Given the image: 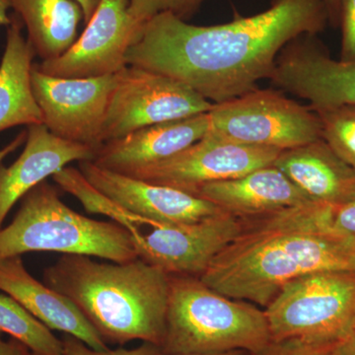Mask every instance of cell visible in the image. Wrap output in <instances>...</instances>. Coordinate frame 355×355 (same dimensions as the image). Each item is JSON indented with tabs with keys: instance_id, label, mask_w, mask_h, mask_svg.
<instances>
[{
	"instance_id": "2e32d148",
	"label": "cell",
	"mask_w": 355,
	"mask_h": 355,
	"mask_svg": "<svg viewBox=\"0 0 355 355\" xmlns=\"http://www.w3.org/2000/svg\"><path fill=\"white\" fill-rule=\"evenodd\" d=\"M209 130V112L156 123L103 144L92 162L128 174L176 155L205 137Z\"/></svg>"
},
{
	"instance_id": "9a60e30c",
	"label": "cell",
	"mask_w": 355,
	"mask_h": 355,
	"mask_svg": "<svg viewBox=\"0 0 355 355\" xmlns=\"http://www.w3.org/2000/svg\"><path fill=\"white\" fill-rule=\"evenodd\" d=\"M95 149L55 137L43 125L28 127L25 147L17 160L0 165V229L14 205L46 178L69 163L93 161Z\"/></svg>"
},
{
	"instance_id": "7a4b0ae2",
	"label": "cell",
	"mask_w": 355,
	"mask_h": 355,
	"mask_svg": "<svg viewBox=\"0 0 355 355\" xmlns=\"http://www.w3.org/2000/svg\"><path fill=\"white\" fill-rule=\"evenodd\" d=\"M333 207L309 202L244 218L239 234L200 279L236 300L266 308L292 280L355 272V239L331 226Z\"/></svg>"
},
{
	"instance_id": "30bf717a",
	"label": "cell",
	"mask_w": 355,
	"mask_h": 355,
	"mask_svg": "<svg viewBox=\"0 0 355 355\" xmlns=\"http://www.w3.org/2000/svg\"><path fill=\"white\" fill-rule=\"evenodd\" d=\"M119 72L92 78H58L33 65V92L43 125L55 137L95 149L103 146V125Z\"/></svg>"
},
{
	"instance_id": "5b68a950",
	"label": "cell",
	"mask_w": 355,
	"mask_h": 355,
	"mask_svg": "<svg viewBox=\"0 0 355 355\" xmlns=\"http://www.w3.org/2000/svg\"><path fill=\"white\" fill-rule=\"evenodd\" d=\"M34 252L84 254L113 263L139 258L127 229L74 211L46 181L26 193L13 220L0 229V261Z\"/></svg>"
},
{
	"instance_id": "484cf974",
	"label": "cell",
	"mask_w": 355,
	"mask_h": 355,
	"mask_svg": "<svg viewBox=\"0 0 355 355\" xmlns=\"http://www.w3.org/2000/svg\"><path fill=\"white\" fill-rule=\"evenodd\" d=\"M338 345H313L298 340L272 342L254 355H338Z\"/></svg>"
},
{
	"instance_id": "4fadbf2b",
	"label": "cell",
	"mask_w": 355,
	"mask_h": 355,
	"mask_svg": "<svg viewBox=\"0 0 355 355\" xmlns=\"http://www.w3.org/2000/svg\"><path fill=\"white\" fill-rule=\"evenodd\" d=\"M302 35L280 51L270 79L310 102L313 111L355 106V62L333 60L315 39Z\"/></svg>"
},
{
	"instance_id": "8992f818",
	"label": "cell",
	"mask_w": 355,
	"mask_h": 355,
	"mask_svg": "<svg viewBox=\"0 0 355 355\" xmlns=\"http://www.w3.org/2000/svg\"><path fill=\"white\" fill-rule=\"evenodd\" d=\"M272 342L342 343L355 326V272H321L287 284L265 308Z\"/></svg>"
},
{
	"instance_id": "8fae6325",
	"label": "cell",
	"mask_w": 355,
	"mask_h": 355,
	"mask_svg": "<svg viewBox=\"0 0 355 355\" xmlns=\"http://www.w3.org/2000/svg\"><path fill=\"white\" fill-rule=\"evenodd\" d=\"M282 153L266 147L236 144L209 132L176 155L125 175L191 193L202 184L235 179L272 166Z\"/></svg>"
},
{
	"instance_id": "e0dca14e",
	"label": "cell",
	"mask_w": 355,
	"mask_h": 355,
	"mask_svg": "<svg viewBox=\"0 0 355 355\" xmlns=\"http://www.w3.org/2000/svg\"><path fill=\"white\" fill-rule=\"evenodd\" d=\"M191 193L242 219L312 202L273 165L235 179L202 184Z\"/></svg>"
},
{
	"instance_id": "83f0119b",
	"label": "cell",
	"mask_w": 355,
	"mask_h": 355,
	"mask_svg": "<svg viewBox=\"0 0 355 355\" xmlns=\"http://www.w3.org/2000/svg\"><path fill=\"white\" fill-rule=\"evenodd\" d=\"M331 222V226L338 233L355 239V198L333 207Z\"/></svg>"
},
{
	"instance_id": "ac0fdd59",
	"label": "cell",
	"mask_w": 355,
	"mask_h": 355,
	"mask_svg": "<svg viewBox=\"0 0 355 355\" xmlns=\"http://www.w3.org/2000/svg\"><path fill=\"white\" fill-rule=\"evenodd\" d=\"M0 292L17 301L50 330L76 336L94 349H109L69 298L34 279L21 256L0 261Z\"/></svg>"
},
{
	"instance_id": "277c9868",
	"label": "cell",
	"mask_w": 355,
	"mask_h": 355,
	"mask_svg": "<svg viewBox=\"0 0 355 355\" xmlns=\"http://www.w3.org/2000/svg\"><path fill=\"white\" fill-rule=\"evenodd\" d=\"M272 343L265 310L210 288L200 277L170 275L164 355L214 354L246 350L252 355Z\"/></svg>"
},
{
	"instance_id": "d6986e66",
	"label": "cell",
	"mask_w": 355,
	"mask_h": 355,
	"mask_svg": "<svg viewBox=\"0 0 355 355\" xmlns=\"http://www.w3.org/2000/svg\"><path fill=\"white\" fill-rule=\"evenodd\" d=\"M308 200L338 207L355 198V171L323 139L282 151L275 160Z\"/></svg>"
},
{
	"instance_id": "4dcf8cb0",
	"label": "cell",
	"mask_w": 355,
	"mask_h": 355,
	"mask_svg": "<svg viewBox=\"0 0 355 355\" xmlns=\"http://www.w3.org/2000/svg\"><path fill=\"white\" fill-rule=\"evenodd\" d=\"M26 139H27V132H22L18 137H16L10 144H7L6 147L0 149V165H2V162H3L4 159H6L7 156L10 155L16 149L19 148V147L22 146V144H24Z\"/></svg>"
},
{
	"instance_id": "4316f807",
	"label": "cell",
	"mask_w": 355,
	"mask_h": 355,
	"mask_svg": "<svg viewBox=\"0 0 355 355\" xmlns=\"http://www.w3.org/2000/svg\"><path fill=\"white\" fill-rule=\"evenodd\" d=\"M342 62H355V0H340Z\"/></svg>"
},
{
	"instance_id": "603a6c76",
	"label": "cell",
	"mask_w": 355,
	"mask_h": 355,
	"mask_svg": "<svg viewBox=\"0 0 355 355\" xmlns=\"http://www.w3.org/2000/svg\"><path fill=\"white\" fill-rule=\"evenodd\" d=\"M322 139L355 171V106L343 105L316 111Z\"/></svg>"
},
{
	"instance_id": "7c38bea8",
	"label": "cell",
	"mask_w": 355,
	"mask_h": 355,
	"mask_svg": "<svg viewBox=\"0 0 355 355\" xmlns=\"http://www.w3.org/2000/svg\"><path fill=\"white\" fill-rule=\"evenodd\" d=\"M141 24L130 12V0H102L81 36L60 57L37 67L58 78L111 76L128 67L127 53Z\"/></svg>"
},
{
	"instance_id": "ffe728a7",
	"label": "cell",
	"mask_w": 355,
	"mask_h": 355,
	"mask_svg": "<svg viewBox=\"0 0 355 355\" xmlns=\"http://www.w3.org/2000/svg\"><path fill=\"white\" fill-rule=\"evenodd\" d=\"M6 51L0 62V132L18 125H42L43 114L33 92L35 53L14 16L7 30Z\"/></svg>"
},
{
	"instance_id": "f1b7e54d",
	"label": "cell",
	"mask_w": 355,
	"mask_h": 355,
	"mask_svg": "<svg viewBox=\"0 0 355 355\" xmlns=\"http://www.w3.org/2000/svg\"><path fill=\"white\" fill-rule=\"evenodd\" d=\"M0 355H32L29 349L15 338L3 340L0 333Z\"/></svg>"
},
{
	"instance_id": "cb8c5ba5",
	"label": "cell",
	"mask_w": 355,
	"mask_h": 355,
	"mask_svg": "<svg viewBox=\"0 0 355 355\" xmlns=\"http://www.w3.org/2000/svg\"><path fill=\"white\" fill-rule=\"evenodd\" d=\"M203 1L205 0H130V12L141 25L162 13H171L184 20L197 12Z\"/></svg>"
},
{
	"instance_id": "7402d4cb",
	"label": "cell",
	"mask_w": 355,
	"mask_h": 355,
	"mask_svg": "<svg viewBox=\"0 0 355 355\" xmlns=\"http://www.w3.org/2000/svg\"><path fill=\"white\" fill-rule=\"evenodd\" d=\"M0 333L19 340L32 355H62V340L6 293H0Z\"/></svg>"
},
{
	"instance_id": "d6a6232c",
	"label": "cell",
	"mask_w": 355,
	"mask_h": 355,
	"mask_svg": "<svg viewBox=\"0 0 355 355\" xmlns=\"http://www.w3.org/2000/svg\"><path fill=\"white\" fill-rule=\"evenodd\" d=\"M338 355H355V326L349 336L338 347Z\"/></svg>"
},
{
	"instance_id": "3957f363",
	"label": "cell",
	"mask_w": 355,
	"mask_h": 355,
	"mask_svg": "<svg viewBox=\"0 0 355 355\" xmlns=\"http://www.w3.org/2000/svg\"><path fill=\"white\" fill-rule=\"evenodd\" d=\"M44 284L69 298L107 345L141 340L161 347L170 275L140 258L101 263L62 254L44 268Z\"/></svg>"
},
{
	"instance_id": "1f68e13d",
	"label": "cell",
	"mask_w": 355,
	"mask_h": 355,
	"mask_svg": "<svg viewBox=\"0 0 355 355\" xmlns=\"http://www.w3.org/2000/svg\"><path fill=\"white\" fill-rule=\"evenodd\" d=\"M328 9L329 20L334 26L340 25V0H324Z\"/></svg>"
},
{
	"instance_id": "6da1fadb",
	"label": "cell",
	"mask_w": 355,
	"mask_h": 355,
	"mask_svg": "<svg viewBox=\"0 0 355 355\" xmlns=\"http://www.w3.org/2000/svg\"><path fill=\"white\" fill-rule=\"evenodd\" d=\"M328 22L324 0H272L263 12L214 26L159 14L140 28L127 64L170 77L219 104L258 88L287 44L323 32Z\"/></svg>"
},
{
	"instance_id": "d4e9b609",
	"label": "cell",
	"mask_w": 355,
	"mask_h": 355,
	"mask_svg": "<svg viewBox=\"0 0 355 355\" xmlns=\"http://www.w3.org/2000/svg\"><path fill=\"white\" fill-rule=\"evenodd\" d=\"M62 355H164L158 345L144 343L135 349L119 347L116 349L97 350L88 347L76 336L64 334L62 338Z\"/></svg>"
},
{
	"instance_id": "f546056e",
	"label": "cell",
	"mask_w": 355,
	"mask_h": 355,
	"mask_svg": "<svg viewBox=\"0 0 355 355\" xmlns=\"http://www.w3.org/2000/svg\"><path fill=\"white\" fill-rule=\"evenodd\" d=\"M73 1H76L83 9V21L85 24H87L92 16L94 15L102 0H73Z\"/></svg>"
},
{
	"instance_id": "5bb4252c",
	"label": "cell",
	"mask_w": 355,
	"mask_h": 355,
	"mask_svg": "<svg viewBox=\"0 0 355 355\" xmlns=\"http://www.w3.org/2000/svg\"><path fill=\"white\" fill-rule=\"evenodd\" d=\"M79 171L96 190L112 202L150 220L193 223L225 212L214 203L188 191L111 171L92 161L79 162Z\"/></svg>"
},
{
	"instance_id": "e575fe53",
	"label": "cell",
	"mask_w": 355,
	"mask_h": 355,
	"mask_svg": "<svg viewBox=\"0 0 355 355\" xmlns=\"http://www.w3.org/2000/svg\"><path fill=\"white\" fill-rule=\"evenodd\" d=\"M187 355H252L246 350H232V352H222V354H187Z\"/></svg>"
},
{
	"instance_id": "9c48e42d",
	"label": "cell",
	"mask_w": 355,
	"mask_h": 355,
	"mask_svg": "<svg viewBox=\"0 0 355 355\" xmlns=\"http://www.w3.org/2000/svg\"><path fill=\"white\" fill-rule=\"evenodd\" d=\"M214 104L170 77L128 65L119 72L103 125V144L135 130L207 113Z\"/></svg>"
},
{
	"instance_id": "52a82bcc",
	"label": "cell",
	"mask_w": 355,
	"mask_h": 355,
	"mask_svg": "<svg viewBox=\"0 0 355 355\" xmlns=\"http://www.w3.org/2000/svg\"><path fill=\"white\" fill-rule=\"evenodd\" d=\"M209 132L236 144L284 151L322 139L316 112L272 89H259L209 112Z\"/></svg>"
},
{
	"instance_id": "836d02e7",
	"label": "cell",
	"mask_w": 355,
	"mask_h": 355,
	"mask_svg": "<svg viewBox=\"0 0 355 355\" xmlns=\"http://www.w3.org/2000/svg\"><path fill=\"white\" fill-rule=\"evenodd\" d=\"M10 9L8 0H0V26H8L12 20V17L8 15Z\"/></svg>"
},
{
	"instance_id": "ba28073f",
	"label": "cell",
	"mask_w": 355,
	"mask_h": 355,
	"mask_svg": "<svg viewBox=\"0 0 355 355\" xmlns=\"http://www.w3.org/2000/svg\"><path fill=\"white\" fill-rule=\"evenodd\" d=\"M114 221L130 232L141 260L169 275L197 277L243 226L241 218L227 212L193 223L172 224L135 216L123 207Z\"/></svg>"
},
{
	"instance_id": "44dd1931",
	"label": "cell",
	"mask_w": 355,
	"mask_h": 355,
	"mask_svg": "<svg viewBox=\"0 0 355 355\" xmlns=\"http://www.w3.org/2000/svg\"><path fill=\"white\" fill-rule=\"evenodd\" d=\"M22 21L28 42L43 60L60 57L76 41L83 19L81 7L73 0H8Z\"/></svg>"
}]
</instances>
